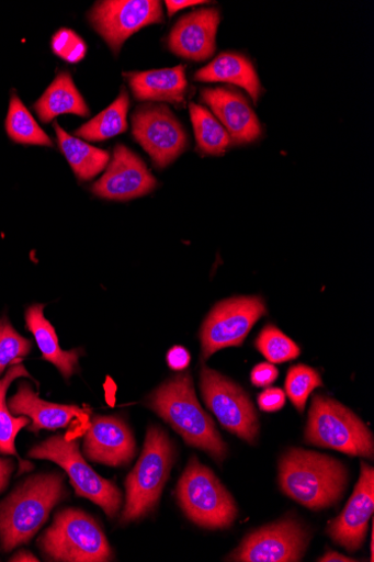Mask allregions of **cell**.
Segmentation results:
<instances>
[{"label":"cell","mask_w":374,"mask_h":562,"mask_svg":"<svg viewBox=\"0 0 374 562\" xmlns=\"http://www.w3.org/2000/svg\"><path fill=\"white\" fill-rule=\"evenodd\" d=\"M147 405L186 445L205 451L220 465L226 461L228 446L199 403L190 373H180L158 386L147 397Z\"/></svg>","instance_id":"obj_1"},{"label":"cell","mask_w":374,"mask_h":562,"mask_svg":"<svg viewBox=\"0 0 374 562\" xmlns=\"http://www.w3.org/2000/svg\"><path fill=\"white\" fill-rule=\"evenodd\" d=\"M279 472L282 492L313 510L338 504L349 481L338 459L301 448H291L281 457Z\"/></svg>","instance_id":"obj_2"},{"label":"cell","mask_w":374,"mask_h":562,"mask_svg":"<svg viewBox=\"0 0 374 562\" xmlns=\"http://www.w3.org/2000/svg\"><path fill=\"white\" fill-rule=\"evenodd\" d=\"M66 493L65 479L60 474H42L25 481L0 503V546L3 551L29 543Z\"/></svg>","instance_id":"obj_3"},{"label":"cell","mask_w":374,"mask_h":562,"mask_svg":"<svg viewBox=\"0 0 374 562\" xmlns=\"http://www.w3.org/2000/svg\"><path fill=\"white\" fill-rule=\"evenodd\" d=\"M175 462V447L162 428L150 426L145 446L126 486V505L121 524L147 517L158 504Z\"/></svg>","instance_id":"obj_4"},{"label":"cell","mask_w":374,"mask_h":562,"mask_svg":"<svg viewBox=\"0 0 374 562\" xmlns=\"http://www.w3.org/2000/svg\"><path fill=\"white\" fill-rule=\"evenodd\" d=\"M177 496L185 516L201 528L229 529L238 517L234 496L196 456H192L179 481Z\"/></svg>","instance_id":"obj_5"},{"label":"cell","mask_w":374,"mask_h":562,"mask_svg":"<svg viewBox=\"0 0 374 562\" xmlns=\"http://www.w3.org/2000/svg\"><path fill=\"white\" fill-rule=\"evenodd\" d=\"M304 440L349 456L373 458L371 430L349 407L325 395L316 394L311 401Z\"/></svg>","instance_id":"obj_6"},{"label":"cell","mask_w":374,"mask_h":562,"mask_svg":"<svg viewBox=\"0 0 374 562\" xmlns=\"http://www.w3.org/2000/svg\"><path fill=\"white\" fill-rule=\"evenodd\" d=\"M42 551L52 560L69 562H104L113 559V550L94 519L80 509L61 510L55 522L39 539Z\"/></svg>","instance_id":"obj_7"},{"label":"cell","mask_w":374,"mask_h":562,"mask_svg":"<svg viewBox=\"0 0 374 562\" xmlns=\"http://www.w3.org/2000/svg\"><path fill=\"white\" fill-rule=\"evenodd\" d=\"M29 456L60 465L69 475L78 496L100 506L111 519L118 516L123 504L121 490L113 482L99 476L88 465L80 452L78 441L65 436L50 437L35 446Z\"/></svg>","instance_id":"obj_8"},{"label":"cell","mask_w":374,"mask_h":562,"mask_svg":"<svg viewBox=\"0 0 374 562\" xmlns=\"http://www.w3.org/2000/svg\"><path fill=\"white\" fill-rule=\"evenodd\" d=\"M200 386L204 403L220 425L248 443L256 445L260 425L248 393L233 380L205 366L201 369Z\"/></svg>","instance_id":"obj_9"},{"label":"cell","mask_w":374,"mask_h":562,"mask_svg":"<svg viewBox=\"0 0 374 562\" xmlns=\"http://www.w3.org/2000/svg\"><path fill=\"white\" fill-rule=\"evenodd\" d=\"M264 315L265 305L259 296H236L218 303L201 328L205 359L222 349L241 346Z\"/></svg>","instance_id":"obj_10"},{"label":"cell","mask_w":374,"mask_h":562,"mask_svg":"<svg viewBox=\"0 0 374 562\" xmlns=\"http://www.w3.org/2000/svg\"><path fill=\"white\" fill-rule=\"evenodd\" d=\"M309 531L295 518H285L247 536L227 561L297 562L306 552Z\"/></svg>","instance_id":"obj_11"},{"label":"cell","mask_w":374,"mask_h":562,"mask_svg":"<svg viewBox=\"0 0 374 562\" xmlns=\"http://www.w3.org/2000/svg\"><path fill=\"white\" fill-rule=\"evenodd\" d=\"M98 33L118 54L125 41L140 29L165 22L162 4L157 0H110L98 3L90 14Z\"/></svg>","instance_id":"obj_12"},{"label":"cell","mask_w":374,"mask_h":562,"mask_svg":"<svg viewBox=\"0 0 374 562\" xmlns=\"http://www.w3.org/2000/svg\"><path fill=\"white\" fill-rule=\"evenodd\" d=\"M133 134L157 168L171 165L188 146L184 128L166 106L139 109L133 116Z\"/></svg>","instance_id":"obj_13"},{"label":"cell","mask_w":374,"mask_h":562,"mask_svg":"<svg viewBox=\"0 0 374 562\" xmlns=\"http://www.w3.org/2000/svg\"><path fill=\"white\" fill-rule=\"evenodd\" d=\"M374 510V471L361 463V475L343 513L329 524L330 538L349 552L361 549Z\"/></svg>","instance_id":"obj_14"},{"label":"cell","mask_w":374,"mask_h":562,"mask_svg":"<svg viewBox=\"0 0 374 562\" xmlns=\"http://www.w3.org/2000/svg\"><path fill=\"white\" fill-rule=\"evenodd\" d=\"M83 452L93 463L126 467L136 454V440L124 419L94 417L84 437Z\"/></svg>","instance_id":"obj_15"},{"label":"cell","mask_w":374,"mask_h":562,"mask_svg":"<svg viewBox=\"0 0 374 562\" xmlns=\"http://www.w3.org/2000/svg\"><path fill=\"white\" fill-rule=\"evenodd\" d=\"M157 181L146 165L129 148L118 145L114 160L92 187L98 196L126 201L143 196L156 188Z\"/></svg>","instance_id":"obj_16"},{"label":"cell","mask_w":374,"mask_h":562,"mask_svg":"<svg viewBox=\"0 0 374 562\" xmlns=\"http://www.w3.org/2000/svg\"><path fill=\"white\" fill-rule=\"evenodd\" d=\"M219 24L218 10H200L185 15L171 32L172 53L197 63L212 58L216 53Z\"/></svg>","instance_id":"obj_17"},{"label":"cell","mask_w":374,"mask_h":562,"mask_svg":"<svg viewBox=\"0 0 374 562\" xmlns=\"http://www.w3.org/2000/svg\"><path fill=\"white\" fill-rule=\"evenodd\" d=\"M202 100L222 122L236 144L254 142L261 126L247 99L225 88L204 89Z\"/></svg>","instance_id":"obj_18"},{"label":"cell","mask_w":374,"mask_h":562,"mask_svg":"<svg viewBox=\"0 0 374 562\" xmlns=\"http://www.w3.org/2000/svg\"><path fill=\"white\" fill-rule=\"evenodd\" d=\"M9 408L15 416L32 420L30 430H57L67 428L76 418L84 419L86 412L77 405H64L43 401L30 384L22 382L18 393L10 398Z\"/></svg>","instance_id":"obj_19"},{"label":"cell","mask_w":374,"mask_h":562,"mask_svg":"<svg viewBox=\"0 0 374 562\" xmlns=\"http://www.w3.org/2000/svg\"><path fill=\"white\" fill-rule=\"evenodd\" d=\"M134 95L141 101H167L183 105L188 89L185 67L125 75Z\"/></svg>","instance_id":"obj_20"},{"label":"cell","mask_w":374,"mask_h":562,"mask_svg":"<svg viewBox=\"0 0 374 562\" xmlns=\"http://www.w3.org/2000/svg\"><path fill=\"white\" fill-rule=\"evenodd\" d=\"M44 305L34 304L25 314L26 327L36 339L43 359L55 366L69 380L78 368L80 350H64L55 327L44 317Z\"/></svg>","instance_id":"obj_21"},{"label":"cell","mask_w":374,"mask_h":562,"mask_svg":"<svg viewBox=\"0 0 374 562\" xmlns=\"http://www.w3.org/2000/svg\"><path fill=\"white\" fill-rule=\"evenodd\" d=\"M201 82H227L243 88L257 104L261 86L251 61L237 54H223L195 74Z\"/></svg>","instance_id":"obj_22"},{"label":"cell","mask_w":374,"mask_h":562,"mask_svg":"<svg viewBox=\"0 0 374 562\" xmlns=\"http://www.w3.org/2000/svg\"><path fill=\"white\" fill-rule=\"evenodd\" d=\"M39 120L49 123L63 114H73L82 117L89 115V109L76 88L71 76L60 74L47 88L34 106Z\"/></svg>","instance_id":"obj_23"},{"label":"cell","mask_w":374,"mask_h":562,"mask_svg":"<svg viewBox=\"0 0 374 562\" xmlns=\"http://www.w3.org/2000/svg\"><path fill=\"white\" fill-rule=\"evenodd\" d=\"M55 126L61 150L80 180L93 179L109 165L111 159L109 151L69 135L59 124Z\"/></svg>","instance_id":"obj_24"},{"label":"cell","mask_w":374,"mask_h":562,"mask_svg":"<svg viewBox=\"0 0 374 562\" xmlns=\"http://www.w3.org/2000/svg\"><path fill=\"white\" fill-rule=\"evenodd\" d=\"M20 378L31 379V375L23 366L16 364L9 370L4 379L0 380V453L19 457L22 463L21 473H23L32 469V465L23 462L20 458L15 448V439L24 427L31 425V419L25 416L15 418L7 404L8 390Z\"/></svg>","instance_id":"obj_25"},{"label":"cell","mask_w":374,"mask_h":562,"mask_svg":"<svg viewBox=\"0 0 374 562\" xmlns=\"http://www.w3.org/2000/svg\"><path fill=\"white\" fill-rule=\"evenodd\" d=\"M129 95L125 89L114 104L81 126L76 135L92 142L115 137L127 131Z\"/></svg>","instance_id":"obj_26"},{"label":"cell","mask_w":374,"mask_h":562,"mask_svg":"<svg viewBox=\"0 0 374 562\" xmlns=\"http://www.w3.org/2000/svg\"><path fill=\"white\" fill-rule=\"evenodd\" d=\"M190 112L200 149L208 156L225 155L233 140L223 124L200 105L191 104Z\"/></svg>","instance_id":"obj_27"},{"label":"cell","mask_w":374,"mask_h":562,"mask_svg":"<svg viewBox=\"0 0 374 562\" xmlns=\"http://www.w3.org/2000/svg\"><path fill=\"white\" fill-rule=\"evenodd\" d=\"M9 136L16 143L52 147V140L38 126L22 100L13 94L7 120Z\"/></svg>","instance_id":"obj_28"},{"label":"cell","mask_w":374,"mask_h":562,"mask_svg":"<svg viewBox=\"0 0 374 562\" xmlns=\"http://www.w3.org/2000/svg\"><path fill=\"white\" fill-rule=\"evenodd\" d=\"M256 347L267 361L274 364L294 361L301 355L298 345L273 325H267L261 330Z\"/></svg>","instance_id":"obj_29"},{"label":"cell","mask_w":374,"mask_h":562,"mask_svg":"<svg viewBox=\"0 0 374 562\" xmlns=\"http://www.w3.org/2000/svg\"><path fill=\"white\" fill-rule=\"evenodd\" d=\"M324 386L322 378L318 372L304 364H298L290 369L285 382V390L288 398L301 414L305 411V405L310 393Z\"/></svg>","instance_id":"obj_30"},{"label":"cell","mask_w":374,"mask_h":562,"mask_svg":"<svg viewBox=\"0 0 374 562\" xmlns=\"http://www.w3.org/2000/svg\"><path fill=\"white\" fill-rule=\"evenodd\" d=\"M31 349V340L21 336L8 318L0 319V375L9 366L21 363Z\"/></svg>","instance_id":"obj_31"},{"label":"cell","mask_w":374,"mask_h":562,"mask_svg":"<svg viewBox=\"0 0 374 562\" xmlns=\"http://www.w3.org/2000/svg\"><path fill=\"white\" fill-rule=\"evenodd\" d=\"M52 47L58 57L72 64L81 61L87 53L86 43L70 30H60L53 36Z\"/></svg>","instance_id":"obj_32"},{"label":"cell","mask_w":374,"mask_h":562,"mask_svg":"<svg viewBox=\"0 0 374 562\" xmlns=\"http://www.w3.org/2000/svg\"><path fill=\"white\" fill-rule=\"evenodd\" d=\"M258 405L264 413H276L282 411L286 402V394L280 387L264 390L258 395Z\"/></svg>","instance_id":"obj_33"},{"label":"cell","mask_w":374,"mask_h":562,"mask_svg":"<svg viewBox=\"0 0 374 562\" xmlns=\"http://www.w3.org/2000/svg\"><path fill=\"white\" fill-rule=\"evenodd\" d=\"M279 370L271 363L258 364L251 372L250 379L254 386L267 387L272 385L279 378Z\"/></svg>","instance_id":"obj_34"},{"label":"cell","mask_w":374,"mask_h":562,"mask_svg":"<svg viewBox=\"0 0 374 562\" xmlns=\"http://www.w3.org/2000/svg\"><path fill=\"white\" fill-rule=\"evenodd\" d=\"M168 364L177 372L185 371L191 362L190 352L182 346H175L168 352Z\"/></svg>","instance_id":"obj_35"},{"label":"cell","mask_w":374,"mask_h":562,"mask_svg":"<svg viewBox=\"0 0 374 562\" xmlns=\"http://www.w3.org/2000/svg\"><path fill=\"white\" fill-rule=\"evenodd\" d=\"M13 471L14 463L11 461V459L0 458V493L7 488Z\"/></svg>","instance_id":"obj_36"},{"label":"cell","mask_w":374,"mask_h":562,"mask_svg":"<svg viewBox=\"0 0 374 562\" xmlns=\"http://www.w3.org/2000/svg\"><path fill=\"white\" fill-rule=\"evenodd\" d=\"M166 4L169 11V15L173 16L175 13L183 9L205 4V2H202V0H168Z\"/></svg>","instance_id":"obj_37"},{"label":"cell","mask_w":374,"mask_h":562,"mask_svg":"<svg viewBox=\"0 0 374 562\" xmlns=\"http://www.w3.org/2000/svg\"><path fill=\"white\" fill-rule=\"evenodd\" d=\"M317 561H320V562H354L358 560L345 557L337 551H328L324 557H320Z\"/></svg>","instance_id":"obj_38"},{"label":"cell","mask_w":374,"mask_h":562,"mask_svg":"<svg viewBox=\"0 0 374 562\" xmlns=\"http://www.w3.org/2000/svg\"><path fill=\"white\" fill-rule=\"evenodd\" d=\"M11 561H38L35 555H33L31 552H27L25 550H22L21 552L16 553Z\"/></svg>","instance_id":"obj_39"}]
</instances>
